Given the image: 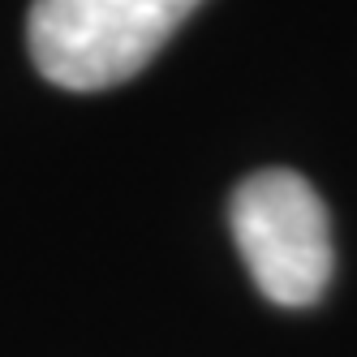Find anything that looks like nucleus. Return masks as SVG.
I'll list each match as a JSON object with an SVG mask.
<instances>
[{
	"instance_id": "1",
	"label": "nucleus",
	"mask_w": 357,
	"mask_h": 357,
	"mask_svg": "<svg viewBox=\"0 0 357 357\" xmlns=\"http://www.w3.org/2000/svg\"><path fill=\"white\" fill-rule=\"evenodd\" d=\"M202 0H35L26 13L31 61L65 91L130 82Z\"/></svg>"
},
{
	"instance_id": "2",
	"label": "nucleus",
	"mask_w": 357,
	"mask_h": 357,
	"mask_svg": "<svg viewBox=\"0 0 357 357\" xmlns=\"http://www.w3.org/2000/svg\"><path fill=\"white\" fill-rule=\"evenodd\" d=\"M233 241L259 293L275 305H314L336 267L331 220L314 185L293 168L245 176L228 207Z\"/></svg>"
}]
</instances>
